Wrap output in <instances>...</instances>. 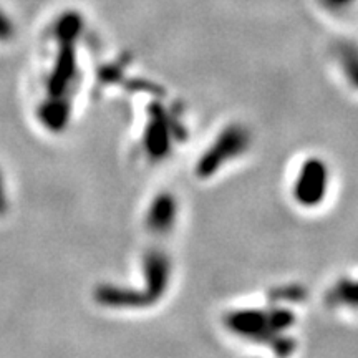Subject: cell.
<instances>
[{
    "mask_svg": "<svg viewBox=\"0 0 358 358\" xmlns=\"http://www.w3.org/2000/svg\"><path fill=\"white\" fill-rule=\"evenodd\" d=\"M295 317L285 308H271V310H236L227 317V327L232 332L244 338L266 342L277 347L287 342L282 334L287 332L294 325Z\"/></svg>",
    "mask_w": 358,
    "mask_h": 358,
    "instance_id": "obj_1",
    "label": "cell"
},
{
    "mask_svg": "<svg viewBox=\"0 0 358 358\" xmlns=\"http://www.w3.org/2000/svg\"><path fill=\"white\" fill-rule=\"evenodd\" d=\"M250 146L249 129L241 123L229 124L219 133V136L204 151L196 166V174L199 178H211L219 169L236 158H241Z\"/></svg>",
    "mask_w": 358,
    "mask_h": 358,
    "instance_id": "obj_2",
    "label": "cell"
},
{
    "mask_svg": "<svg viewBox=\"0 0 358 358\" xmlns=\"http://www.w3.org/2000/svg\"><path fill=\"white\" fill-rule=\"evenodd\" d=\"M330 169L322 158H307L297 169L294 179V201L302 208L312 209L324 203L329 194Z\"/></svg>",
    "mask_w": 358,
    "mask_h": 358,
    "instance_id": "obj_3",
    "label": "cell"
},
{
    "mask_svg": "<svg viewBox=\"0 0 358 358\" xmlns=\"http://www.w3.org/2000/svg\"><path fill=\"white\" fill-rule=\"evenodd\" d=\"M178 217V203L171 194L156 196L146 213V229L153 234H166L174 227Z\"/></svg>",
    "mask_w": 358,
    "mask_h": 358,
    "instance_id": "obj_4",
    "label": "cell"
},
{
    "mask_svg": "<svg viewBox=\"0 0 358 358\" xmlns=\"http://www.w3.org/2000/svg\"><path fill=\"white\" fill-rule=\"evenodd\" d=\"M329 303L334 307L358 310V279L352 277L340 279L329 290Z\"/></svg>",
    "mask_w": 358,
    "mask_h": 358,
    "instance_id": "obj_5",
    "label": "cell"
},
{
    "mask_svg": "<svg viewBox=\"0 0 358 358\" xmlns=\"http://www.w3.org/2000/svg\"><path fill=\"white\" fill-rule=\"evenodd\" d=\"M337 62L343 78L358 92V45L340 43L337 48Z\"/></svg>",
    "mask_w": 358,
    "mask_h": 358,
    "instance_id": "obj_6",
    "label": "cell"
},
{
    "mask_svg": "<svg viewBox=\"0 0 358 358\" xmlns=\"http://www.w3.org/2000/svg\"><path fill=\"white\" fill-rule=\"evenodd\" d=\"M320 2L324 3V7L329 8V10L342 12V10H347V8H350L357 0H320Z\"/></svg>",
    "mask_w": 358,
    "mask_h": 358,
    "instance_id": "obj_7",
    "label": "cell"
}]
</instances>
